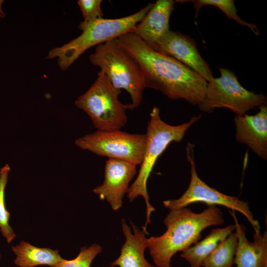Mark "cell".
Instances as JSON below:
<instances>
[{
    "label": "cell",
    "instance_id": "1",
    "mask_svg": "<svg viewBox=\"0 0 267 267\" xmlns=\"http://www.w3.org/2000/svg\"><path fill=\"white\" fill-rule=\"evenodd\" d=\"M119 45L139 64L145 87L172 99H183L193 105L204 99L208 82L176 59L157 51L133 32L117 38Z\"/></svg>",
    "mask_w": 267,
    "mask_h": 267
},
{
    "label": "cell",
    "instance_id": "2",
    "mask_svg": "<svg viewBox=\"0 0 267 267\" xmlns=\"http://www.w3.org/2000/svg\"><path fill=\"white\" fill-rule=\"evenodd\" d=\"M166 231L161 236L148 238L149 253L157 267H171L173 257L197 242L201 232L211 226L224 222L223 214L211 205L196 213L184 207L170 210L164 220Z\"/></svg>",
    "mask_w": 267,
    "mask_h": 267
},
{
    "label": "cell",
    "instance_id": "3",
    "mask_svg": "<svg viewBox=\"0 0 267 267\" xmlns=\"http://www.w3.org/2000/svg\"><path fill=\"white\" fill-rule=\"evenodd\" d=\"M201 115L193 117L188 122L173 126L164 122L160 116L159 108L154 106L150 113V119L145 134L146 142L143 158L137 176L129 187L128 197L132 202L139 196H142L146 206V221L143 231L147 233L146 227L151 222L150 216L155 209L150 203L147 183L156 162L172 142H179L188 129L197 121Z\"/></svg>",
    "mask_w": 267,
    "mask_h": 267
},
{
    "label": "cell",
    "instance_id": "4",
    "mask_svg": "<svg viewBox=\"0 0 267 267\" xmlns=\"http://www.w3.org/2000/svg\"><path fill=\"white\" fill-rule=\"evenodd\" d=\"M149 3L138 11L128 16L116 19H97L90 23L81 22L78 26L82 34L64 45L50 49L46 58H58L59 67L67 69L79 56L89 48L105 43L129 32H133L150 9Z\"/></svg>",
    "mask_w": 267,
    "mask_h": 267
},
{
    "label": "cell",
    "instance_id": "5",
    "mask_svg": "<svg viewBox=\"0 0 267 267\" xmlns=\"http://www.w3.org/2000/svg\"><path fill=\"white\" fill-rule=\"evenodd\" d=\"M90 62L99 67L112 85L130 95L134 108L138 107L146 88L142 71L137 62L118 44L117 39L97 45L89 55Z\"/></svg>",
    "mask_w": 267,
    "mask_h": 267
},
{
    "label": "cell",
    "instance_id": "6",
    "mask_svg": "<svg viewBox=\"0 0 267 267\" xmlns=\"http://www.w3.org/2000/svg\"><path fill=\"white\" fill-rule=\"evenodd\" d=\"M121 92L100 70L95 82L77 97L75 104L86 113L97 130H121L128 121L127 111L134 109L131 103L120 102Z\"/></svg>",
    "mask_w": 267,
    "mask_h": 267
},
{
    "label": "cell",
    "instance_id": "7",
    "mask_svg": "<svg viewBox=\"0 0 267 267\" xmlns=\"http://www.w3.org/2000/svg\"><path fill=\"white\" fill-rule=\"evenodd\" d=\"M221 76L208 82L205 97L198 105L203 112L212 113L216 108H227L242 116L249 110L266 104L267 97L243 88L229 69L220 68Z\"/></svg>",
    "mask_w": 267,
    "mask_h": 267
},
{
    "label": "cell",
    "instance_id": "8",
    "mask_svg": "<svg viewBox=\"0 0 267 267\" xmlns=\"http://www.w3.org/2000/svg\"><path fill=\"white\" fill-rule=\"evenodd\" d=\"M146 142L145 134H130L120 130L96 131L75 141L81 149L97 155L140 165Z\"/></svg>",
    "mask_w": 267,
    "mask_h": 267
},
{
    "label": "cell",
    "instance_id": "9",
    "mask_svg": "<svg viewBox=\"0 0 267 267\" xmlns=\"http://www.w3.org/2000/svg\"><path fill=\"white\" fill-rule=\"evenodd\" d=\"M194 144L188 142L186 147L187 159L191 167L189 186L178 199L164 201V207L172 210L186 207L189 204L196 202L205 203L209 206H222L242 214L252 226L255 232L261 231L259 222L254 219L248 202L220 192L200 178L197 174L194 160Z\"/></svg>",
    "mask_w": 267,
    "mask_h": 267
},
{
    "label": "cell",
    "instance_id": "10",
    "mask_svg": "<svg viewBox=\"0 0 267 267\" xmlns=\"http://www.w3.org/2000/svg\"><path fill=\"white\" fill-rule=\"evenodd\" d=\"M149 45L157 51L173 57L194 70L208 82L214 78L209 66L200 54L194 41L188 36L169 30Z\"/></svg>",
    "mask_w": 267,
    "mask_h": 267
},
{
    "label": "cell",
    "instance_id": "11",
    "mask_svg": "<svg viewBox=\"0 0 267 267\" xmlns=\"http://www.w3.org/2000/svg\"><path fill=\"white\" fill-rule=\"evenodd\" d=\"M136 166L130 162L108 159L105 163L102 184L93 189L101 200H106L114 211L123 205V198L136 174Z\"/></svg>",
    "mask_w": 267,
    "mask_h": 267
},
{
    "label": "cell",
    "instance_id": "12",
    "mask_svg": "<svg viewBox=\"0 0 267 267\" xmlns=\"http://www.w3.org/2000/svg\"><path fill=\"white\" fill-rule=\"evenodd\" d=\"M254 115L236 116V139L247 145L259 157L267 158V106L259 107Z\"/></svg>",
    "mask_w": 267,
    "mask_h": 267
},
{
    "label": "cell",
    "instance_id": "13",
    "mask_svg": "<svg viewBox=\"0 0 267 267\" xmlns=\"http://www.w3.org/2000/svg\"><path fill=\"white\" fill-rule=\"evenodd\" d=\"M235 222L237 246L233 264L236 267H265L267 266V232H255L254 241L249 242L246 228L237 220L235 211H229Z\"/></svg>",
    "mask_w": 267,
    "mask_h": 267
},
{
    "label": "cell",
    "instance_id": "14",
    "mask_svg": "<svg viewBox=\"0 0 267 267\" xmlns=\"http://www.w3.org/2000/svg\"><path fill=\"white\" fill-rule=\"evenodd\" d=\"M172 0H158L135 26L133 32L149 45L169 30V20L174 9Z\"/></svg>",
    "mask_w": 267,
    "mask_h": 267
},
{
    "label": "cell",
    "instance_id": "15",
    "mask_svg": "<svg viewBox=\"0 0 267 267\" xmlns=\"http://www.w3.org/2000/svg\"><path fill=\"white\" fill-rule=\"evenodd\" d=\"M131 229L124 219L122 221V230L126 240L121 249L120 255L110 265L111 267H155L145 258L144 252L148 247V238L133 222Z\"/></svg>",
    "mask_w": 267,
    "mask_h": 267
},
{
    "label": "cell",
    "instance_id": "16",
    "mask_svg": "<svg viewBox=\"0 0 267 267\" xmlns=\"http://www.w3.org/2000/svg\"><path fill=\"white\" fill-rule=\"evenodd\" d=\"M235 229V224L215 228L203 239L182 251L180 257L190 267H201L205 260Z\"/></svg>",
    "mask_w": 267,
    "mask_h": 267
},
{
    "label": "cell",
    "instance_id": "17",
    "mask_svg": "<svg viewBox=\"0 0 267 267\" xmlns=\"http://www.w3.org/2000/svg\"><path fill=\"white\" fill-rule=\"evenodd\" d=\"M16 256L14 263L18 267H35L39 266H53L63 258L58 250L35 246L22 241L11 247Z\"/></svg>",
    "mask_w": 267,
    "mask_h": 267
},
{
    "label": "cell",
    "instance_id": "18",
    "mask_svg": "<svg viewBox=\"0 0 267 267\" xmlns=\"http://www.w3.org/2000/svg\"><path fill=\"white\" fill-rule=\"evenodd\" d=\"M237 246L235 232L230 233L205 260L204 267H233Z\"/></svg>",
    "mask_w": 267,
    "mask_h": 267
},
{
    "label": "cell",
    "instance_id": "19",
    "mask_svg": "<svg viewBox=\"0 0 267 267\" xmlns=\"http://www.w3.org/2000/svg\"><path fill=\"white\" fill-rule=\"evenodd\" d=\"M10 171V168L7 164L0 170V231L8 243L16 237L13 228L8 222L10 213L6 208L5 203V191Z\"/></svg>",
    "mask_w": 267,
    "mask_h": 267
},
{
    "label": "cell",
    "instance_id": "20",
    "mask_svg": "<svg viewBox=\"0 0 267 267\" xmlns=\"http://www.w3.org/2000/svg\"><path fill=\"white\" fill-rule=\"evenodd\" d=\"M184 1H190L193 3L196 16L202 6L207 5L215 6L222 10L229 19L234 20L242 26L250 28L255 34H259V30L256 25L245 22L238 15L233 0H194Z\"/></svg>",
    "mask_w": 267,
    "mask_h": 267
},
{
    "label": "cell",
    "instance_id": "21",
    "mask_svg": "<svg viewBox=\"0 0 267 267\" xmlns=\"http://www.w3.org/2000/svg\"><path fill=\"white\" fill-rule=\"evenodd\" d=\"M102 251L101 246L96 244L88 248L82 247L75 259L69 260L63 259L58 264L50 267H90L95 258Z\"/></svg>",
    "mask_w": 267,
    "mask_h": 267
},
{
    "label": "cell",
    "instance_id": "22",
    "mask_svg": "<svg viewBox=\"0 0 267 267\" xmlns=\"http://www.w3.org/2000/svg\"><path fill=\"white\" fill-rule=\"evenodd\" d=\"M101 0H79L77 2L84 17L83 22L90 23L102 18Z\"/></svg>",
    "mask_w": 267,
    "mask_h": 267
},
{
    "label": "cell",
    "instance_id": "23",
    "mask_svg": "<svg viewBox=\"0 0 267 267\" xmlns=\"http://www.w3.org/2000/svg\"><path fill=\"white\" fill-rule=\"evenodd\" d=\"M3 2V0H0V19L4 18L5 16V14L2 9V5Z\"/></svg>",
    "mask_w": 267,
    "mask_h": 267
},
{
    "label": "cell",
    "instance_id": "24",
    "mask_svg": "<svg viewBox=\"0 0 267 267\" xmlns=\"http://www.w3.org/2000/svg\"><path fill=\"white\" fill-rule=\"evenodd\" d=\"M1 257V256L0 253V260Z\"/></svg>",
    "mask_w": 267,
    "mask_h": 267
},
{
    "label": "cell",
    "instance_id": "25",
    "mask_svg": "<svg viewBox=\"0 0 267 267\" xmlns=\"http://www.w3.org/2000/svg\"><path fill=\"white\" fill-rule=\"evenodd\" d=\"M265 267H267V266H265Z\"/></svg>",
    "mask_w": 267,
    "mask_h": 267
},
{
    "label": "cell",
    "instance_id": "26",
    "mask_svg": "<svg viewBox=\"0 0 267 267\" xmlns=\"http://www.w3.org/2000/svg\"><path fill=\"white\" fill-rule=\"evenodd\" d=\"M171 267H172V266H171Z\"/></svg>",
    "mask_w": 267,
    "mask_h": 267
}]
</instances>
